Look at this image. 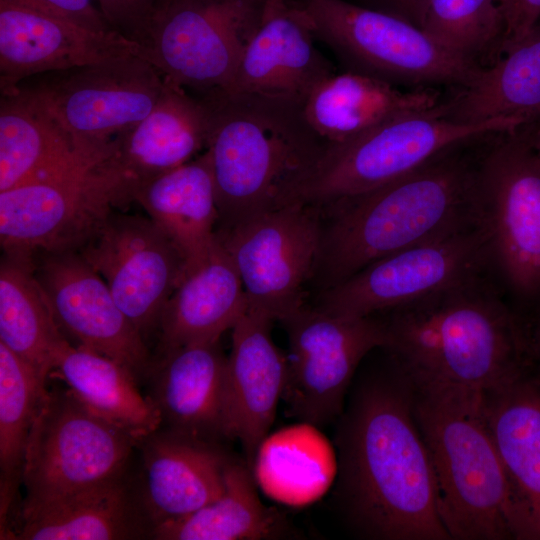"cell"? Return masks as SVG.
Listing matches in <instances>:
<instances>
[{
  "mask_svg": "<svg viewBox=\"0 0 540 540\" xmlns=\"http://www.w3.org/2000/svg\"><path fill=\"white\" fill-rule=\"evenodd\" d=\"M384 351V361L361 375L339 416L338 497L350 524L367 538L451 540L410 374Z\"/></svg>",
  "mask_w": 540,
  "mask_h": 540,
  "instance_id": "cell-1",
  "label": "cell"
},
{
  "mask_svg": "<svg viewBox=\"0 0 540 540\" xmlns=\"http://www.w3.org/2000/svg\"><path fill=\"white\" fill-rule=\"evenodd\" d=\"M481 139L450 147L380 187L317 206L320 243L308 295L380 258L478 222L484 146L475 147Z\"/></svg>",
  "mask_w": 540,
  "mask_h": 540,
  "instance_id": "cell-2",
  "label": "cell"
},
{
  "mask_svg": "<svg viewBox=\"0 0 540 540\" xmlns=\"http://www.w3.org/2000/svg\"><path fill=\"white\" fill-rule=\"evenodd\" d=\"M492 274L377 314L410 372L487 392L535 366L525 321Z\"/></svg>",
  "mask_w": 540,
  "mask_h": 540,
  "instance_id": "cell-3",
  "label": "cell"
},
{
  "mask_svg": "<svg viewBox=\"0 0 540 540\" xmlns=\"http://www.w3.org/2000/svg\"><path fill=\"white\" fill-rule=\"evenodd\" d=\"M209 114L219 220L234 228L292 203L328 143L307 121L304 99L240 90L196 95Z\"/></svg>",
  "mask_w": 540,
  "mask_h": 540,
  "instance_id": "cell-4",
  "label": "cell"
},
{
  "mask_svg": "<svg viewBox=\"0 0 540 540\" xmlns=\"http://www.w3.org/2000/svg\"><path fill=\"white\" fill-rule=\"evenodd\" d=\"M407 371L436 479L441 520L451 540H514L508 484L483 392Z\"/></svg>",
  "mask_w": 540,
  "mask_h": 540,
  "instance_id": "cell-5",
  "label": "cell"
},
{
  "mask_svg": "<svg viewBox=\"0 0 540 540\" xmlns=\"http://www.w3.org/2000/svg\"><path fill=\"white\" fill-rule=\"evenodd\" d=\"M478 214L495 280L532 318L540 309V155L526 128L484 145Z\"/></svg>",
  "mask_w": 540,
  "mask_h": 540,
  "instance_id": "cell-6",
  "label": "cell"
},
{
  "mask_svg": "<svg viewBox=\"0 0 540 540\" xmlns=\"http://www.w3.org/2000/svg\"><path fill=\"white\" fill-rule=\"evenodd\" d=\"M520 129L506 118L454 122L443 117L438 107L400 115L352 139L328 144L291 204L319 206L360 194L414 171L450 147Z\"/></svg>",
  "mask_w": 540,
  "mask_h": 540,
  "instance_id": "cell-7",
  "label": "cell"
},
{
  "mask_svg": "<svg viewBox=\"0 0 540 540\" xmlns=\"http://www.w3.org/2000/svg\"><path fill=\"white\" fill-rule=\"evenodd\" d=\"M315 38L348 68L395 86L451 89L482 68L451 53L405 18L346 0L297 3Z\"/></svg>",
  "mask_w": 540,
  "mask_h": 540,
  "instance_id": "cell-8",
  "label": "cell"
},
{
  "mask_svg": "<svg viewBox=\"0 0 540 540\" xmlns=\"http://www.w3.org/2000/svg\"><path fill=\"white\" fill-rule=\"evenodd\" d=\"M139 443L68 388L47 390L26 444L21 512L126 475Z\"/></svg>",
  "mask_w": 540,
  "mask_h": 540,
  "instance_id": "cell-9",
  "label": "cell"
},
{
  "mask_svg": "<svg viewBox=\"0 0 540 540\" xmlns=\"http://www.w3.org/2000/svg\"><path fill=\"white\" fill-rule=\"evenodd\" d=\"M132 199L100 161L0 192V242L5 255L32 259L78 252L119 206Z\"/></svg>",
  "mask_w": 540,
  "mask_h": 540,
  "instance_id": "cell-10",
  "label": "cell"
},
{
  "mask_svg": "<svg viewBox=\"0 0 540 540\" xmlns=\"http://www.w3.org/2000/svg\"><path fill=\"white\" fill-rule=\"evenodd\" d=\"M165 84L150 62L130 55L39 74L17 87L37 99L80 148L106 157L109 144L151 112Z\"/></svg>",
  "mask_w": 540,
  "mask_h": 540,
  "instance_id": "cell-11",
  "label": "cell"
},
{
  "mask_svg": "<svg viewBox=\"0 0 540 540\" xmlns=\"http://www.w3.org/2000/svg\"><path fill=\"white\" fill-rule=\"evenodd\" d=\"M264 0H159L142 44L169 82L200 95L231 87Z\"/></svg>",
  "mask_w": 540,
  "mask_h": 540,
  "instance_id": "cell-12",
  "label": "cell"
},
{
  "mask_svg": "<svg viewBox=\"0 0 540 540\" xmlns=\"http://www.w3.org/2000/svg\"><path fill=\"white\" fill-rule=\"evenodd\" d=\"M486 274L492 271L478 221L370 263L314 295L311 306L336 316L367 317Z\"/></svg>",
  "mask_w": 540,
  "mask_h": 540,
  "instance_id": "cell-13",
  "label": "cell"
},
{
  "mask_svg": "<svg viewBox=\"0 0 540 540\" xmlns=\"http://www.w3.org/2000/svg\"><path fill=\"white\" fill-rule=\"evenodd\" d=\"M280 321L289 344L282 398L300 421L328 424L341 415L362 361L387 346L385 324L379 315L342 317L308 304Z\"/></svg>",
  "mask_w": 540,
  "mask_h": 540,
  "instance_id": "cell-14",
  "label": "cell"
},
{
  "mask_svg": "<svg viewBox=\"0 0 540 540\" xmlns=\"http://www.w3.org/2000/svg\"><path fill=\"white\" fill-rule=\"evenodd\" d=\"M319 207L293 203L217 231L248 308L282 320L304 304L320 243Z\"/></svg>",
  "mask_w": 540,
  "mask_h": 540,
  "instance_id": "cell-15",
  "label": "cell"
},
{
  "mask_svg": "<svg viewBox=\"0 0 540 540\" xmlns=\"http://www.w3.org/2000/svg\"><path fill=\"white\" fill-rule=\"evenodd\" d=\"M78 253L105 280L144 340L158 334L164 307L185 270L164 231L149 217L114 212Z\"/></svg>",
  "mask_w": 540,
  "mask_h": 540,
  "instance_id": "cell-16",
  "label": "cell"
},
{
  "mask_svg": "<svg viewBox=\"0 0 540 540\" xmlns=\"http://www.w3.org/2000/svg\"><path fill=\"white\" fill-rule=\"evenodd\" d=\"M34 273L61 329L79 346L148 378L153 360L147 342L117 305L107 283L78 252L39 254Z\"/></svg>",
  "mask_w": 540,
  "mask_h": 540,
  "instance_id": "cell-17",
  "label": "cell"
},
{
  "mask_svg": "<svg viewBox=\"0 0 540 540\" xmlns=\"http://www.w3.org/2000/svg\"><path fill=\"white\" fill-rule=\"evenodd\" d=\"M130 55L145 59L139 44L115 31L90 30L13 0H0L1 93L32 76Z\"/></svg>",
  "mask_w": 540,
  "mask_h": 540,
  "instance_id": "cell-18",
  "label": "cell"
},
{
  "mask_svg": "<svg viewBox=\"0 0 540 540\" xmlns=\"http://www.w3.org/2000/svg\"><path fill=\"white\" fill-rule=\"evenodd\" d=\"M142 468L135 489L153 529L195 512L225 488L231 458L218 443L160 428L143 438Z\"/></svg>",
  "mask_w": 540,
  "mask_h": 540,
  "instance_id": "cell-19",
  "label": "cell"
},
{
  "mask_svg": "<svg viewBox=\"0 0 540 540\" xmlns=\"http://www.w3.org/2000/svg\"><path fill=\"white\" fill-rule=\"evenodd\" d=\"M483 394L508 484L514 540H540V369Z\"/></svg>",
  "mask_w": 540,
  "mask_h": 540,
  "instance_id": "cell-20",
  "label": "cell"
},
{
  "mask_svg": "<svg viewBox=\"0 0 540 540\" xmlns=\"http://www.w3.org/2000/svg\"><path fill=\"white\" fill-rule=\"evenodd\" d=\"M272 319L249 309L232 328L227 357L226 396L229 439H237L253 469L272 426L287 374V359L274 344Z\"/></svg>",
  "mask_w": 540,
  "mask_h": 540,
  "instance_id": "cell-21",
  "label": "cell"
},
{
  "mask_svg": "<svg viewBox=\"0 0 540 540\" xmlns=\"http://www.w3.org/2000/svg\"><path fill=\"white\" fill-rule=\"evenodd\" d=\"M151 112L110 144L105 165L132 200L136 189L177 168L207 147L209 114L203 100L166 80Z\"/></svg>",
  "mask_w": 540,
  "mask_h": 540,
  "instance_id": "cell-22",
  "label": "cell"
},
{
  "mask_svg": "<svg viewBox=\"0 0 540 540\" xmlns=\"http://www.w3.org/2000/svg\"><path fill=\"white\" fill-rule=\"evenodd\" d=\"M315 36L297 4L264 0L258 25L240 58L227 90L306 98L331 64L319 52Z\"/></svg>",
  "mask_w": 540,
  "mask_h": 540,
  "instance_id": "cell-23",
  "label": "cell"
},
{
  "mask_svg": "<svg viewBox=\"0 0 540 540\" xmlns=\"http://www.w3.org/2000/svg\"><path fill=\"white\" fill-rule=\"evenodd\" d=\"M227 356L219 341L189 344L160 353L148 378L149 396L167 429L218 443L229 439Z\"/></svg>",
  "mask_w": 540,
  "mask_h": 540,
  "instance_id": "cell-24",
  "label": "cell"
},
{
  "mask_svg": "<svg viewBox=\"0 0 540 540\" xmlns=\"http://www.w3.org/2000/svg\"><path fill=\"white\" fill-rule=\"evenodd\" d=\"M443 98L439 88L406 89L346 70L333 72L316 84L303 109L311 127L328 144H337L388 119L433 110Z\"/></svg>",
  "mask_w": 540,
  "mask_h": 540,
  "instance_id": "cell-25",
  "label": "cell"
},
{
  "mask_svg": "<svg viewBox=\"0 0 540 540\" xmlns=\"http://www.w3.org/2000/svg\"><path fill=\"white\" fill-rule=\"evenodd\" d=\"M20 540L151 539L149 523L127 474L21 512Z\"/></svg>",
  "mask_w": 540,
  "mask_h": 540,
  "instance_id": "cell-26",
  "label": "cell"
},
{
  "mask_svg": "<svg viewBox=\"0 0 540 540\" xmlns=\"http://www.w3.org/2000/svg\"><path fill=\"white\" fill-rule=\"evenodd\" d=\"M248 310L242 281L217 238L210 255L186 272L160 320V353L176 347L219 341Z\"/></svg>",
  "mask_w": 540,
  "mask_h": 540,
  "instance_id": "cell-27",
  "label": "cell"
},
{
  "mask_svg": "<svg viewBox=\"0 0 540 540\" xmlns=\"http://www.w3.org/2000/svg\"><path fill=\"white\" fill-rule=\"evenodd\" d=\"M133 201L179 250L185 261L183 275L210 255L217 242L219 212L206 150L139 186Z\"/></svg>",
  "mask_w": 540,
  "mask_h": 540,
  "instance_id": "cell-28",
  "label": "cell"
},
{
  "mask_svg": "<svg viewBox=\"0 0 540 540\" xmlns=\"http://www.w3.org/2000/svg\"><path fill=\"white\" fill-rule=\"evenodd\" d=\"M452 90L438 111L454 122L506 118L525 129L540 119V23L471 81Z\"/></svg>",
  "mask_w": 540,
  "mask_h": 540,
  "instance_id": "cell-29",
  "label": "cell"
},
{
  "mask_svg": "<svg viewBox=\"0 0 540 540\" xmlns=\"http://www.w3.org/2000/svg\"><path fill=\"white\" fill-rule=\"evenodd\" d=\"M103 159L80 148L30 93H1L0 192Z\"/></svg>",
  "mask_w": 540,
  "mask_h": 540,
  "instance_id": "cell-30",
  "label": "cell"
},
{
  "mask_svg": "<svg viewBox=\"0 0 540 540\" xmlns=\"http://www.w3.org/2000/svg\"><path fill=\"white\" fill-rule=\"evenodd\" d=\"M62 380L88 409L141 441L162 425L159 410L143 396L134 375L118 362L65 340L49 375Z\"/></svg>",
  "mask_w": 540,
  "mask_h": 540,
  "instance_id": "cell-31",
  "label": "cell"
},
{
  "mask_svg": "<svg viewBox=\"0 0 540 540\" xmlns=\"http://www.w3.org/2000/svg\"><path fill=\"white\" fill-rule=\"evenodd\" d=\"M285 522L262 504L246 461L230 458L225 488L214 501L186 516L157 525L156 540H260L283 535Z\"/></svg>",
  "mask_w": 540,
  "mask_h": 540,
  "instance_id": "cell-32",
  "label": "cell"
},
{
  "mask_svg": "<svg viewBox=\"0 0 540 540\" xmlns=\"http://www.w3.org/2000/svg\"><path fill=\"white\" fill-rule=\"evenodd\" d=\"M65 340L32 259L5 255L0 266V343L47 379Z\"/></svg>",
  "mask_w": 540,
  "mask_h": 540,
  "instance_id": "cell-33",
  "label": "cell"
},
{
  "mask_svg": "<svg viewBox=\"0 0 540 540\" xmlns=\"http://www.w3.org/2000/svg\"><path fill=\"white\" fill-rule=\"evenodd\" d=\"M31 365L0 343L1 511L6 516L22 471L30 430L47 393Z\"/></svg>",
  "mask_w": 540,
  "mask_h": 540,
  "instance_id": "cell-34",
  "label": "cell"
},
{
  "mask_svg": "<svg viewBox=\"0 0 540 540\" xmlns=\"http://www.w3.org/2000/svg\"><path fill=\"white\" fill-rule=\"evenodd\" d=\"M421 29L451 53L482 67L483 57L500 56L505 25L499 0H429Z\"/></svg>",
  "mask_w": 540,
  "mask_h": 540,
  "instance_id": "cell-35",
  "label": "cell"
},
{
  "mask_svg": "<svg viewBox=\"0 0 540 540\" xmlns=\"http://www.w3.org/2000/svg\"><path fill=\"white\" fill-rule=\"evenodd\" d=\"M110 28L142 47L159 0H97Z\"/></svg>",
  "mask_w": 540,
  "mask_h": 540,
  "instance_id": "cell-36",
  "label": "cell"
},
{
  "mask_svg": "<svg viewBox=\"0 0 540 540\" xmlns=\"http://www.w3.org/2000/svg\"><path fill=\"white\" fill-rule=\"evenodd\" d=\"M75 25L98 31H113L92 0H13Z\"/></svg>",
  "mask_w": 540,
  "mask_h": 540,
  "instance_id": "cell-37",
  "label": "cell"
},
{
  "mask_svg": "<svg viewBox=\"0 0 540 540\" xmlns=\"http://www.w3.org/2000/svg\"><path fill=\"white\" fill-rule=\"evenodd\" d=\"M504 18L501 53L523 38L540 20V0H499Z\"/></svg>",
  "mask_w": 540,
  "mask_h": 540,
  "instance_id": "cell-38",
  "label": "cell"
},
{
  "mask_svg": "<svg viewBox=\"0 0 540 540\" xmlns=\"http://www.w3.org/2000/svg\"><path fill=\"white\" fill-rule=\"evenodd\" d=\"M401 17L421 28L429 0H391Z\"/></svg>",
  "mask_w": 540,
  "mask_h": 540,
  "instance_id": "cell-39",
  "label": "cell"
},
{
  "mask_svg": "<svg viewBox=\"0 0 540 540\" xmlns=\"http://www.w3.org/2000/svg\"><path fill=\"white\" fill-rule=\"evenodd\" d=\"M531 356L536 367L540 369V309L527 324Z\"/></svg>",
  "mask_w": 540,
  "mask_h": 540,
  "instance_id": "cell-40",
  "label": "cell"
},
{
  "mask_svg": "<svg viewBox=\"0 0 540 540\" xmlns=\"http://www.w3.org/2000/svg\"><path fill=\"white\" fill-rule=\"evenodd\" d=\"M527 129V128H526ZM528 136L530 139V142L536 152L540 155V126L533 130L532 132L528 131Z\"/></svg>",
  "mask_w": 540,
  "mask_h": 540,
  "instance_id": "cell-41",
  "label": "cell"
}]
</instances>
